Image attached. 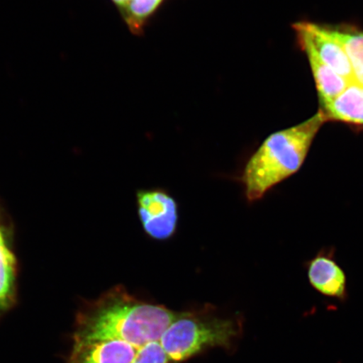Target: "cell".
I'll return each instance as SVG.
<instances>
[{
    "label": "cell",
    "mask_w": 363,
    "mask_h": 363,
    "mask_svg": "<svg viewBox=\"0 0 363 363\" xmlns=\"http://www.w3.org/2000/svg\"><path fill=\"white\" fill-rule=\"evenodd\" d=\"M178 315L164 306L140 301L117 285L82 307L72 340L119 339L140 350L160 340Z\"/></svg>",
    "instance_id": "obj_1"
},
{
    "label": "cell",
    "mask_w": 363,
    "mask_h": 363,
    "mask_svg": "<svg viewBox=\"0 0 363 363\" xmlns=\"http://www.w3.org/2000/svg\"><path fill=\"white\" fill-rule=\"evenodd\" d=\"M326 121L318 111L310 119L277 131L249 159L242 183L249 202L264 197L272 188L301 169L314 140Z\"/></svg>",
    "instance_id": "obj_2"
},
{
    "label": "cell",
    "mask_w": 363,
    "mask_h": 363,
    "mask_svg": "<svg viewBox=\"0 0 363 363\" xmlns=\"http://www.w3.org/2000/svg\"><path fill=\"white\" fill-rule=\"evenodd\" d=\"M240 321L216 314V308L179 312L161 339L172 363H180L208 349L230 350L242 335Z\"/></svg>",
    "instance_id": "obj_3"
},
{
    "label": "cell",
    "mask_w": 363,
    "mask_h": 363,
    "mask_svg": "<svg viewBox=\"0 0 363 363\" xmlns=\"http://www.w3.org/2000/svg\"><path fill=\"white\" fill-rule=\"evenodd\" d=\"M293 29L303 52L314 54L349 82L354 81L352 67L343 45L330 33L326 25L311 21L294 23Z\"/></svg>",
    "instance_id": "obj_4"
},
{
    "label": "cell",
    "mask_w": 363,
    "mask_h": 363,
    "mask_svg": "<svg viewBox=\"0 0 363 363\" xmlns=\"http://www.w3.org/2000/svg\"><path fill=\"white\" fill-rule=\"evenodd\" d=\"M138 215L145 233L157 240L169 239L178 225V204L162 189L139 190Z\"/></svg>",
    "instance_id": "obj_5"
},
{
    "label": "cell",
    "mask_w": 363,
    "mask_h": 363,
    "mask_svg": "<svg viewBox=\"0 0 363 363\" xmlns=\"http://www.w3.org/2000/svg\"><path fill=\"white\" fill-rule=\"evenodd\" d=\"M138 351L119 339L72 340L67 363H133Z\"/></svg>",
    "instance_id": "obj_6"
},
{
    "label": "cell",
    "mask_w": 363,
    "mask_h": 363,
    "mask_svg": "<svg viewBox=\"0 0 363 363\" xmlns=\"http://www.w3.org/2000/svg\"><path fill=\"white\" fill-rule=\"evenodd\" d=\"M307 276L312 287L325 296L345 301L347 276L334 257V250H322L308 262Z\"/></svg>",
    "instance_id": "obj_7"
},
{
    "label": "cell",
    "mask_w": 363,
    "mask_h": 363,
    "mask_svg": "<svg viewBox=\"0 0 363 363\" xmlns=\"http://www.w3.org/2000/svg\"><path fill=\"white\" fill-rule=\"evenodd\" d=\"M328 121L363 126V86L352 82L333 101L320 106Z\"/></svg>",
    "instance_id": "obj_8"
},
{
    "label": "cell",
    "mask_w": 363,
    "mask_h": 363,
    "mask_svg": "<svg viewBox=\"0 0 363 363\" xmlns=\"http://www.w3.org/2000/svg\"><path fill=\"white\" fill-rule=\"evenodd\" d=\"M17 262L0 229V318L16 305Z\"/></svg>",
    "instance_id": "obj_9"
},
{
    "label": "cell",
    "mask_w": 363,
    "mask_h": 363,
    "mask_svg": "<svg viewBox=\"0 0 363 363\" xmlns=\"http://www.w3.org/2000/svg\"><path fill=\"white\" fill-rule=\"evenodd\" d=\"M305 53L310 63L320 106H325L337 98L352 82H349L333 68L325 65L314 54L308 52Z\"/></svg>",
    "instance_id": "obj_10"
},
{
    "label": "cell",
    "mask_w": 363,
    "mask_h": 363,
    "mask_svg": "<svg viewBox=\"0 0 363 363\" xmlns=\"http://www.w3.org/2000/svg\"><path fill=\"white\" fill-rule=\"evenodd\" d=\"M350 58L354 82L363 86V30L352 25H326Z\"/></svg>",
    "instance_id": "obj_11"
},
{
    "label": "cell",
    "mask_w": 363,
    "mask_h": 363,
    "mask_svg": "<svg viewBox=\"0 0 363 363\" xmlns=\"http://www.w3.org/2000/svg\"><path fill=\"white\" fill-rule=\"evenodd\" d=\"M162 0H133L127 6L128 18L127 21L130 28L135 30L140 29L143 26V21H146L149 16L155 11L156 9L160 6Z\"/></svg>",
    "instance_id": "obj_12"
},
{
    "label": "cell",
    "mask_w": 363,
    "mask_h": 363,
    "mask_svg": "<svg viewBox=\"0 0 363 363\" xmlns=\"http://www.w3.org/2000/svg\"><path fill=\"white\" fill-rule=\"evenodd\" d=\"M113 1L115 2L117 6L121 7H127V6H128V2H127V0H113Z\"/></svg>",
    "instance_id": "obj_13"
},
{
    "label": "cell",
    "mask_w": 363,
    "mask_h": 363,
    "mask_svg": "<svg viewBox=\"0 0 363 363\" xmlns=\"http://www.w3.org/2000/svg\"><path fill=\"white\" fill-rule=\"evenodd\" d=\"M130 1H133V0H127V2H128V4H129V3H130Z\"/></svg>",
    "instance_id": "obj_14"
}]
</instances>
